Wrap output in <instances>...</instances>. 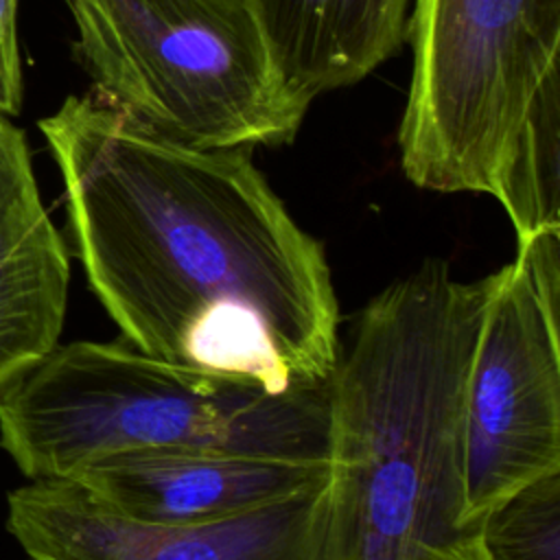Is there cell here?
<instances>
[{
  "label": "cell",
  "instance_id": "1",
  "mask_svg": "<svg viewBox=\"0 0 560 560\" xmlns=\"http://www.w3.org/2000/svg\"><path fill=\"white\" fill-rule=\"evenodd\" d=\"M37 125L74 254L129 346L271 392L330 381L341 343L324 247L249 149L162 138L94 96Z\"/></svg>",
  "mask_w": 560,
  "mask_h": 560
},
{
  "label": "cell",
  "instance_id": "2",
  "mask_svg": "<svg viewBox=\"0 0 560 560\" xmlns=\"http://www.w3.org/2000/svg\"><path fill=\"white\" fill-rule=\"evenodd\" d=\"M492 284L427 260L359 313L330 376L337 560H433L466 534L464 392Z\"/></svg>",
  "mask_w": 560,
  "mask_h": 560
},
{
  "label": "cell",
  "instance_id": "3",
  "mask_svg": "<svg viewBox=\"0 0 560 560\" xmlns=\"http://www.w3.org/2000/svg\"><path fill=\"white\" fill-rule=\"evenodd\" d=\"M0 446L31 481L136 448L330 462V381L271 392L129 343L59 341L0 389Z\"/></svg>",
  "mask_w": 560,
  "mask_h": 560
},
{
  "label": "cell",
  "instance_id": "4",
  "mask_svg": "<svg viewBox=\"0 0 560 560\" xmlns=\"http://www.w3.org/2000/svg\"><path fill=\"white\" fill-rule=\"evenodd\" d=\"M94 98L199 149L278 147L308 101L282 79L249 0H66Z\"/></svg>",
  "mask_w": 560,
  "mask_h": 560
},
{
  "label": "cell",
  "instance_id": "5",
  "mask_svg": "<svg viewBox=\"0 0 560 560\" xmlns=\"http://www.w3.org/2000/svg\"><path fill=\"white\" fill-rule=\"evenodd\" d=\"M407 42V179L492 195L532 98L560 68V0H413Z\"/></svg>",
  "mask_w": 560,
  "mask_h": 560
},
{
  "label": "cell",
  "instance_id": "6",
  "mask_svg": "<svg viewBox=\"0 0 560 560\" xmlns=\"http://www.w3.org/2000/svg\"><path fill=\"white\" fill-rule=\"evenodd\" d=\"M560 470V252L494 271L464 392L462 525Z\"/></svg>",
  "mask_w": 560,
  "mask_h": 560
},
{
  "label": "cell",
  "instance_id": "7",
  "mask_svg": "<svg viewBox=\"0 0 560 560\" xmlns=\"http://www.w3.org/2000/svg\"><path fill=\"white\" fill-rule=\"evenodd\" d=\"M7 529L33 560H337L332 475L256 512L203 525L120 516L74 479L9 492Z\"/></svg>",
  "mask_w": 560,
  "mask_h": 560
},
{
  "label": "cell",
  "instance_id": "8",
  "mask_svg": "<svg viewBox=\"0 0 560 560\" xmlns=\"http://www.w3.org/2000/svg\"><path fill=\"white\" fill-rule=\"evenodd\" d=\"M330 462H295L203 448H136L79 468V481L109 510L147 525L236 518L326 483Z\"/></svg>",
  "mask_w": 560,
  "mask_h": 560
},
{
  "label": "cell",
  "instance_id": "9",
  "mask_svg": "<svg viewBox=\"0 0 560 560\" xmlns=\"http://www.w3.org/2000/svg\"><path fill=\"white\" fill-rule=\"evenodd\" d=\"M70 258L33 173L24 131L0 114V389L61 337Z\"/></svg>",
  "mask_w": 560,
  "mask_h": 560
},
{
  "label": "cell",
  "instance_id": "10",
  "mask_svg": "<svg viewBox=\"0 0 560 560\" xmlns=\"http://www.w3.org/2000/svg\"><path fill=\"white\" fill-rule=\"evenodd\" d=\"M287 85L304 101L348 88L409 39L413 0H249Z\"/></svg>",
  "mask_w": 560,
  "mask_h": 560
},
{
  "label": "cell",
  "instance_id": "11",
  "mask_svg": "<svg viewBox=\"0 0 560 560\" xmlns=\"http://www.w3.org/2000/svg\"><path fill=\"white\" fill-rule=\"evenodd\" d=\"M492 197L508 212L516 245L560 234V68L532 98Z\"/></svg>",
  "mask_w": 560,
  "mask_h": 560
},
{
  "label": "cell",
  "instance_id": "12",
  "mask_svg": "<svg viewBox=\"0 0 560 560\" xmlns=\"http://www.w3.org/2000/svg\"><path fill=\"white\" fill-rule=\"evenodd\" d=\"M470 529L483 560H560V470L505 494Z\"/></svg>",
  "mask_w": 560,
  "mask_h": 560
},
{
  "label": "cell",
  "instance_id": "13",
  "mask_svg": "<svg viewBox=\"0 0 560 560\" xmlns=\"http://www.w3.org/2000/svg\"><path fill=\"white\" fill-rule=\"evenodd\" d=\"M18 2L20 0H0V114L9 118L20 114L24 101Z\"/></svg>",
  "mask_w": 560,
  "mask_h": 560
},
{
  "label": "cell",
  "instance_id": "14",
  "mask_svg": "<svg viewBox=\"0 0 560 560\" xmlns=\"http://www.w3.org/2000/svg\"><path fill=\"white\" fill-rule=\"evenodd\" d=\"M433 560H483L470 525H468L466 534L453 547H448L446 551L438 553Z\"/></svg>",
  "mask_w": 560,
  "mask_h": 560
}]
</instances>
